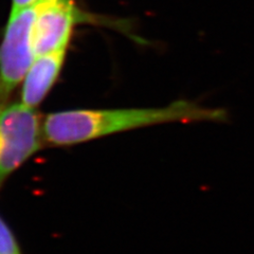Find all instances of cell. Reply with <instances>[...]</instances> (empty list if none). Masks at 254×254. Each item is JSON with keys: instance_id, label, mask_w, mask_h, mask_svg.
<instances>
[{"instance_id": "obj_1", "label": "cell", "mask_w": 254, "mask_h": 254, "mask_svg": "<svg viewBox=\"0 0 254 254\" xmlns=\"http://www.w3.org/2000/svg\"><path fill=\"white\" fill-rule=\"evenodd\" d=\"M228 119L222 109L203 108L196 103L177 101L159 108L76 109L48 115L44 138L53 145H72L117 132L171 122L217 121Z\"/></svg>"}, {"instance_id": "obj_2", "label": "cell", "mask_w": 254, "mask_h": 254, "mask_svg": "<svg viewBox=\"0 0 254 254\" xmlns=\"http://www.w3.org/2000/svg\"><path fill=\"white\" fill-rule=\"evenodd\" d=\"M44 129L34 108L23 103L0 106V187L42 147Z\"/></svg>"}, {"instance_id": "obj_3", "label": "cell", "mask_w": 254, "mask_h": 254, "mask_svg": "<svg viewBox=\"0 0 254 254\" xmlns=\"http://www.w3.org/2000/svg\"><path fill=\"white\" fill-rule=\"evenodd\" d=\"M36 12L37 3L10 14L0 45V106L5 104L16 87L25 79L36 58L33 47Z\"/></svg>"}, {"instance_id": "obj_4", "label": "cell", "mask_w": 254, "mask_h": 254, "mask_svg": "<svg viewBox=\"0 0 254 254\" xmlns=\"http://www.w3.org/2000/svg\"><path fill=\"white\" fill-rule=\"evenodd\" d=\"M81 18L73 0H42L33 26L36 57L67 49L73 27Z\"/></svg>"}, {"instance_id": "obj_5", "label": "cell", "mask_w": 254, "mask_h": 254, "mask_svg": "<svg viewBox=\"0 0 254 254\" xmlns=\"http://www.w3.org/2000/svg\"><path fill=\"white\" fill-rule=\"evenodd\" d=\"M67 49L36 57L23 79L21 103L35 108L41 104L60 75Z\"/></svg>"}, {"instance_id": "obj_6", "label": "cell", "mask_w": 254, "mask_h": 254, "mask_svg": "<svg viewBox=\"0 0 254 254\" xmlns=\"http://www.w3.org/2000/svg\"><path fill=\"white\" fill-rule=\"evenodd\" d=\"M0 254H21L13 231L1 216H0Z\"/></svg>"}, {"instance_id": "obj_7", "label": "cell", "mask_w": 254, "mask_h": 254, "mask_svg": "<svg viewBox=\"0 0 254 254\" xmlns=\"http://www.w3.org/2000/svg\"><path fill=\"white\" fill-rule=\"evenodd\" d=\"M39 1H42V0H12L11 14H15L23 9H27V7L34 5Z\"/></svg>"}]
</instances>
